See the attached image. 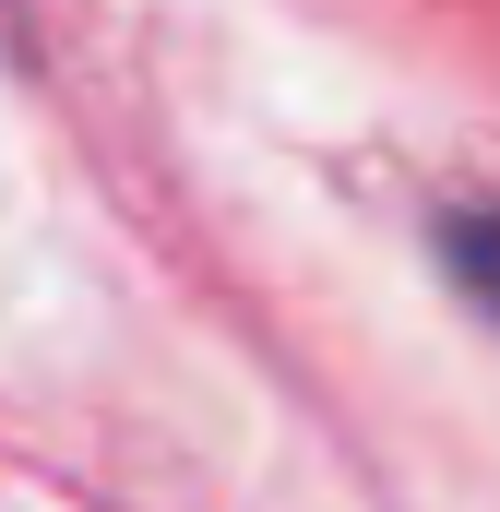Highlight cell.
<instances>
[{
  "label": "cell",
  "mask_w": 500,
  "mask_h": 512,
  "mask_svg": "<svg viewBox=\"0 0 500 512\" xmlns=\"http://www.w3.org/2000/svg\"><path fill=\"white\" fill-rule=\"evenodd\" d=\"M441 274L465 286L477 322H500V203H453L441 215Z\"/></svg>",
  "instance_id": "1"
}]
</instances>
